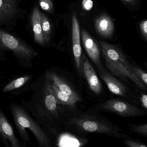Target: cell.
<instances>
[{"label":"cell","instance_id":"obj_1","mask_svg":"<svg viewBox=\"0 0 147 147\" xmlns=\"http://www.w3.org/2000/svg\"><path fill=\"white\" fill-rule=\"evenodd\" d=\"M65 116L63 123L66 129L79 136L92 133L122 139L130 138L122 133L123 130L120 126L100 115L96 108L85 111L79 110L74 113H66Z\"/></svg>","mask_w":147,"mask_h":147},{"label":"cell","instance_id":"obj_2","mask_svg":"<svg viewBox=\"0 0 147 147\" xmlns=\"http://www.w3.org/2000/svg\"><path fill=\"white\" fill-rule=\"evenodd\" d=\"M107 68L110 73L125 84L140 90L147 87L138 79L130 68V63L119 48L104 41L100 42Z\"/></svg>","mask_w":147,"mask_h":147},{"label":"cell","instance_id":"obj_3","mask_svg":"<svg viewBox=\"0 0 147 147\" xmlns=\"http://www.w3.org/2000/svg\"><path fill=\"white\" fill-rule=\"evenodd\" d=\"M13 120L20 136L25 142H30L26 129H29L34 134L38 144L41 147L50 146V139L47 134L22 107L13 104L11 106Z\"/></svg>","mask_w":147,"mask_h":147},{"label":"cell","instance_id":"obj_4","mask_svg":"<svg viewBox=\"0 0 147 147\" xmlns=\"http://www.w3.org/2000/svg\"><path fill=\"white\" fill-rule=\"evenodd\" d=\"M97 110L114 113L124 117L134 118L147 115V111L121 99L111 98L94 106Z\"/></svg>","mask_w":147,"mask_h":147},{"label":"cell","instance_id":"obj_5","mask_svg":"<svg viewBox=\"0 0 147 147\" xmlns=\"http://www.w3.org/2000/svg\"><path fill=\"white\" fill-rule=\"evenodd\" d=\"M0 44L6 49L13 51L19 58L26 61L32 60L38 55L37 53L26 43L1 29Z\"/></svg>","mask_w":147,"mask_h":147},{"label":"cell","instance_id":"obj_6","mask_svg":"<svg viewBox=\"0 0 147 147\" xmlns=\"http://www.w3.org/2000/svg\"><path fill=\"white\" fill-rule=\"evenodd\" d=\"M101 79L113 94L137 104V95L128 87L126 84L105 69L98 71Z\"/></svg>","mask_w":147,"mask_h":147},{"label":"cell","instance_id":"obj_7","mask_svg":"<svg viewBox=\"0 0 147 147\" xmlns=\"http://www.w3.org/2000/svg\"><path fill=\"white\" fill-rule=\"evenodd\" d=\"M46 79L53 82L62 92L78 102L83 101V98L77 88L72 82L65 76L54 71H48Z\"/></svg>","mask_w":147,"mask_h":147},{"label":"cell","instance_id":"obj_8","mask_svg":"<svg viewBox=\"0 0 147 147\" xmlns=\"http://www.w3.org/2000/svg\"><path fill=\"white\" fill-rule=\"evenodd\" d=\"M82 77L85 78L91 91L95 95H99L103 92V86L98 76L87 57L82 54L81 60Z\"/></svg>","mask_w":147,"mask_h":147},{"label":"cell","instance_id":"obj_9","mask_svg":"<svg viewBox=\"0 0 147 147\" xmlns=\"http://www.w3.org/2000/svg\"><path fill=\"white\" fill-rule=\"evenodd\" d=\"M81 35L80 24L75 12L72 17V42L73 51L76 67L80 76L82 77L81 60L82 51L81 46Z\"/></svg>","mask_w":147,"mask_h":147},{"label":"cell","instance_id":"obj_10","mask_svg":"<svg viewBox=\"0 0 147 147\" xmlns=\"http://www.w3.org/2000/svg\"><path fill=\"white\" fill-rule=\"evenodd\" d=\"M82 43L86 52L98 71L105 69L100 60V51L96 42L85 30L82 31Z\"/></svg>","mask_w":147,"mask_h":147},{"label":"cell","instance_id":"obj_11","mask_svg":"<svg viewBox=\"0 0 147 147\" xmlns=\"http://www.w3.org/2000/svg\"><path fill=\"white\" fill-rule=\"evenodd\" d=\"M43 102L49 116L52 118L57 119L60 117L61 114L64 113L46 81L44 89Z\"/></svg>","mask_w":147,"mask_h":147},{"label":"cell","instance_id":"obj_12","mask_svg":"<svg viewBox=\"0 0 147 147\" xmlns=\"http://www.w3.org/2000/svg\"><path fill=\"white\" fill-rule=\"evenodd\" d=\"M0 136L5 143L8 144L9 142L11 147H20L19 141L15 135L12 126L1 110H0Z\"/></svg>","mask_w":147,"mask_h":147},{"label":"cell","instance_id":"obj_13","mask_svg":"<svg viewBox=\"0 0 147 147\" xmlns=\"http://www.w3.org/2000/svg\"><path fill=\"white\" fill-rule=\"evenodd\" d=\"M94 26L98 34L103 37H111L113 34L114 24L107 14H102L97 17L94 20Z\"/></svg>","mask_w":147,"mask_h":147},{"label":"cell","instance_id":"obj_14","mask_svg":"<svg viewBox=\"0 0 147 147\" xmlns=\"http://www.w3.org/2000/svg\"><path fill=\"white\" fill-rule=\"evenodd\" d=\"M31 19L35 41L40 45H44L45 42L42 29L41 12L37 6L33 9Z\"/></svg>","mask_w":147,"mask_h":147},{"label":"cell","instance_id":"obj_15","mask_svg":"<svg viewBox=\"0 0 147 147\" xmlns=\"http://www.w3.org/2000/svg\"><path fill=\"white\" fill-rule=\"evenodd\" d=\"M17 0H0V21L13 18L18 11Z\"/></svg>","mask_w":147,"mask_h":147},{"label":"cell","instance_id":"obj_16","mask_svg":"<svg viewBox=\"0 0 147 147\" xmlns=\"http://www.w3.org/2000/svg\"><path fill=\"white\" fill-rule=\"evenodd\" d=\"M32 78V76L26 75L22 77H19L14 80L11 82L3 88L2 92H7L10 91L15 90L21 87L26 82H28Z\"/></svg>","mask_w":147,"mask_h":147},{"label":"cell","instance_id":"obj_17","mask_svg":"<svg viewBox=\"0 0 147 147\" xmlns=\"http://www.w3.org/2000/svg\"><path fill=\"white\" fill-rule=\"evenodd\" d=\"M42 29L44 36L45 43H48L50 39L51 34V25L48 17L44 13H41Z\"/></svg>","mask_w":147,"mask_h":147},{"label":"cell","instance_id":"obj_18","mask_svg":"<svg viewBox=\"0 0 147 147\" xmlns=\"http://www.w3.org/2000/svg\"><path fill=\"white\" fill-rule=\"evenodd\" d=\"M130 68L138 79L147 87V74L145 71L138 66L130 63Z\"/></svg>","mask_w":147,"mask_h":147},{"label":"cell","instance_id":"obj_19","mask_svg":"<svg viewBox=\"0 0 147 147\" xmlns=\"http://www.w3.org/2000/svg\"><path fill=\"white\" fill-rule=\"evenodd\" d=\"M128 127L130 130L142 136L147 137V123L140 125L128 124Z\"/></svg>","mask_w":147,"mask_h":147},{"label":"cell","instance_id":"obj_20","mask_svg":"<svg viewBox=\"0 0 147 147\" xmlns=\"http://www.w3.org/2000/svg\"><path fill=\"white\" fill-rule=\"evenodd\" d=\"M123 143L129 147H147V145L142 142L136 141L131 138H123L122 140Z\"/></svg>","mask_w":147,"mask_h":147},{"label":"cell","instance_id":"obj_21","mask_svg":"<svg viewBox=\"0 0 147 147\" xmlns=\"http://www.w3.org/2000/svg\"><path fill=\"white\" fill-rule=\"evenodd\" d=\"M39 4L44 11L49 13L53 12L54 6L51 0H39Z\"/></svg>","mask_w":147,"mask_h":147},{"label":"cell","instance_id":"obj_22","mask_svg":"<svg viewBox=\"0 0 147 147\" xmlns=\"http://www.w3.org/2000/svg\"><path fill=\"white\" fill-rule=\"evenodd\" d=\"M142 35L146 40L147 38V20H143L139 25Z\"/></svg>","mask_w":147,"mask_h":147},{"label":"cell","instance_id":"obj_23","mask_svg":"<svg viewBox=\"0 0 147 147\" xmlns=\"http://www.w3.org/2000/svg\"><path fill=\"white\" fill-rule=\"evenodd\" d=\"M82 5V8L85 11H88L92 8L93 2L92 0H83Z\"/></svg>","mask_w":147,"mask_h":147},{"label":"cell","instance_id":"obj_24","mask_svg":"<svg viewBox=\"0 0 147 147\" xmlns=\"http://www.w3.org/2000/svg\"><path fill=\"white\" fill-rule=\"evenodd\" d=\"M140 105L142 107L143 109L147 111V95L143 93L139 98Z\"/></svg>","mask_w":147,"mask_h":147},{"label":"cell","instance_id":"obj_25","mask_svg":"<svg viewBox=\"0 0 147 147\" xmlns=\"http://www.w3.org/2000/svg\"><path fill=\"white\" fill-rule=\"evenodd\" d=\"M121 1L129 5H133L137 3L138 0H121Z\"/></svg>","mask_w":147,"mask_h":147}]
</instances>
